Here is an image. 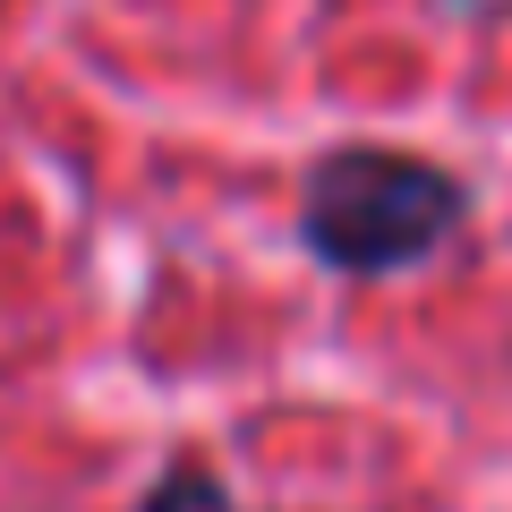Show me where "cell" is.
I'll return each mask as SVG.
<instances>
[{
  "label": "cell",
  "mask_w": 512,
  "mask_h": 512,
  "mask_svg": "<svg viewBox=\"0 0 512 512\" xmlns=\"http://www.w3.org/2000/svg\"><path fill=\"white\" fill-rule=\"evenodd\" d=\"M453 214H461L453 180L410 154H342L308 188V239L350 274H393V265L427 256L453 231Z\"/></svg>",
  "instance_id": "6da1fadb"
}]
</instances>
